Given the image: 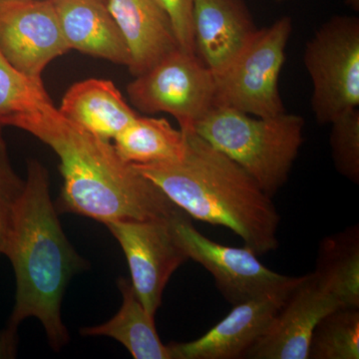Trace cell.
Instances as JSON below:
<instances>
[{"instance_id": "cell-1", "label": "cell", "mask_w": 359, "mask_h": 359, "mask_svg": "<svg viewBox=\"0 0 359 359\" xmlns=\"http://www.w3.org/2000/svg\"><path fill=\"white\" fill-rule=\"evenodd\" d=\"M13 127L36 137L57 156L63 178L57 211L104 224L170 219L183 212L159 187L123 159L110 141L66 119L53 103L20 116Z\"/></svg>"}, {"instance_id": "cell-16", "label": "cell", "mask_w": 359, "mask_h": 359, "mask_svg": "<svg viewBox=\"0 0 359 359\" xmlns=\"http://www.w3.org/2000/svg\"><path fill=\"white\" fill-rule=\"evenodd\" d=\"M57 109L66 119L106 141L114 140L138 116L112 81L97 78L73 84Z\"/></svg>"}, {"instance_id": "cell-22", "label": "cell", "mask_w": 359, "mask_h": 359, "mask_svg": "<svg viewBox=\"0 0 359 359\" xmlns=\"http://www.w3.org/2000/svg\"><path fill=\"white\" fill-rule=\"evenodd\" d=\"M330 144L337 172L359 183V109L346 111L330 122Z\"/></svg>"}, {"instance_id": "cell-9", "label": "cell", "mask_w": 359, "mask_h": 359, "mask_svg": "<svg viewBox=\"0 0 359 359\" xmlns=\"http://www.w3.org/2000/svg\"><path fill=\"white\" fill-rule=\"evenodd\" d=\"M172 219L105 224L126 256L135 292L153 318L172 275L189 259L175 236Z\"/></svg>"}, {"instance_id": "cell-24", "label": "cell", "mask_w": 359, "mask_h": 359, "mask_svg": "<svg viewBox=\"0 0 359 359\" xmlns=\"http://www.w3.org/2000/svg\"><path fill=\"white\" fill-rule=\"evenodd\" d=\"M171 21L179 47L195 54L193 40V9L195 0H158Z\"/></svg>"}, {"instance_id": "cell-19", "label": "cell", "mask_w": 359, "mask_h": 359, "mask_svg": "<svg viewBox=\"0 0 359 359\" xmlns=\"http://www.w3.org/2000/svg\"><path fill=\"white\" fill-rule=\"evenodd\" d=\"M118 154L130 164L176 162L186 153V135L165 118L138 115L116 136Z\"/></svg>"}, {"instance_id": "cell-17", "label": "cell", "mask_w": 359, "mask_h": 359, "mask_svg": "<svg viewBox=\"0 0 359 359\" xmlns=\"http://www.w3.org/2000/svg\"><path fill=\"white\" fill-rule=\"evenodd\" d=\"M118 287L122 294L119 311L103 325L83 328L81 334L114 339L136 359H171L169 347L158 335L155 318L144 308L131 282L120 278Z\"/></svg>"}, {"instance_id": "cell-15", "label": "cell", "mask_w": 359, "mask_h": 359, "mask_svg": "<svg viewBox=\"0 0 359 359\" xmlns=\"http://www.w3.org/2000/svg\"><path fill=\"white\" fill-rule=\"evenodd\" d=\"M70 50L129 67L130 54L119 27L99 0H53Z\"/></svg>"}, {"instance_id": "cell-26", "label": "cell", "mask_w": 359, "mask_h": 359, "mask_svg": "<svg viewBox=\"0 0 359 359\" xmlns=\"http://www.w3.org/2000/svg\"><path fill=\"white\" fill-rule=\"evenodd\" d=\"M276 1H278V2H285V1H287V0H276Z\"/></svg>"}, {"instance_id": "cell-27", "label": "cell", "mask_w": 359, "mask_h": 359, "mask_svg": "<svg viewBox=\"0 0 359 359\" xmlns=\"http://www.w3.org/2000/svg\"><path fill=\"white\" fill-rule=\"evenodd\" d=\"M99 1H102L104 2V4H106V2H107V0H99Z\"/></svg>"}, {"instance_id": "cell-11", "label": "cell", "mask_w": 359, "mask_h": 359, "mask_svg": "<svg viewBox=\"0 0 359 359\" xmlns=\"http://www.w3.org/2000/svg\"><path fill=\"white\" fill-rule=\"evenodd\" d=\"M339 308L344 306L318 287L313 273L304 276L245 358L309 359L314 328Z\"/></svg>"}, {"instance_id": "cell-23", "label": "cell", "mask_w": 359, "mask_h": 359, "mask_svg": "<svg viewBox=\"0 0 359 359\" xmlns=\"http://www.w3.org/2000/svg\"><path fill=\"white\" fill-rule=\"evenodd\" d=\"M2 129L0 127V256L4 255L14 212L25 186L11 165Z\"/></svg>"}, {"instance_id": "cell-25", "label": "cell", "mask_w": 359, "mask_h": 359, "mask_svg": "<svg viewBox=\"0 0 359 359\" xmlns=\"http://www.w3.org/2000/svg\"><path fill=\"white\" fill-rule=\"evenodd\" d=\"M346 4L353 7L354 11H359V0H346Z\"/></svg>"}, {"instance_id": "cell-21", "label": "cell", "mask_w": 359, "mask_h": 359, "mask_svg": "<svg viewBox=\"0 0 359 359\" xmlns=\"http://www.w3.org/2000/svg\"><path fill=\"white\" fill-rule=\"evenodd\" d=\"M52 103L43 81L22 74L0 52V127Z\"/></svg>"}, {"instance_id": "cell-3", "label": "cell", "mask_w": 359, "mask_h": 359, "mask_svg": "<svg viewBox=\"0 0 359 359\" xmlns=\"http://www.w3.org/2000/svg\"><path fill=\"white\" fill-rule=\"evenodd\" d=\"M185 135L183 159L132 165L189 217L230 229L257 256L278 249L280 218L271 198L199 135Z\"/></svg>"}, {"instance_id": "cell-2", "label": "cell", "mask_w": 359, "mask_h": 359, "mask_svg": "<svg viewBox=\"0 0 359 359\" xmlns=\"http://www.w3.org/2000/svg\"><path fill=\"white\" fill-rule=\"evenodd\" d=\"M4 256L13 266L16 294L7 327L0 332V358L15 355L18 328L28 318L41 323L51 348L60 351L69 341L61 302L84 261L66 238L51 201L48 172L37 160L28 161Z\"/></svg>"}, {"instance_id": "cell-14", "label": "cell", "mask_w": 359, "mask_h": 359, "mask_svg": "<svg viewBox=\"0 0 359 359\" xmlns=\"http://www.w3.org/2000/svg\"><path fill=\"white\" fill-rule=\"evenodd\" d=\"M106 6L128 47V68L134 76L180 48L171 21L158 0H107Z\"/></svg>"}, {"instance_id": "cell-7", "label": "cell", "mask_w": 359, "mask_h": 359, "mask_svg": "<svg viewBox=\"0 0 359 359\" xmlns=\"http://www.w3.org/2000/svg\"><path fill=\"white\" fill-rule=\"evenodd\" d=\"M127 94L140 112L168 113L187 133L215 106V77L196 54L177 48L135 76Z\"/></svg>"}, {"instance_id": "cell-13", "label": "cell", "mask_w": 359, "mask_h": 359, "mask_svg": "<svg viewBox=\"0 0 359 359\" xmlns=\"http://www.w3.org/2000/svg\"><path fill=\"white\" fill-rule=\"evenodd\" d=\"M257 30L245 0H195L194 51L212 74L230 65Z\"/></svg>"}, {"instance_id": "cell-10", "label": "cell", "mask_w": 359, "mask_h": 359, "mask_svg": "<svg viewBox=\"0 0 359 359\" xmlns=\"http://www.w3.org/2000/svg\"><path fill=\"white\" fill-rule=\"evenodd\" d=\"M70 51L53 0H0V52L26 76L41 80Z\"/></svg>"}, {"instance_id": "cell-8", "label": "cell", "mask_w": 359, "mask_h": 359, "mask_svg": "<svg viewBox=\"0 0 359 359\" xmlns=\"http://www.w3.org/2000/svg\"><path fill=\"white\" fill-rule=\"evenodd\" d=\"M171 224L189 259L202 264L214 276L219 292L233 306L259 297H287L304 278L275 273L248 248L210 240L196 230L185 212L174 217Z\"/></svg>"}, {"instance_id": "cell-20", "label": "cell", "mask_w": 359, "mask_h": 359, "mask_svg": "<svg viewBox=\"0 0 359 359\" xmlns=\"http://www.w3.org/2000/svg\"><path fill=\"white\" fill-rule=\"evenodd\" d=\"M359 358V308H339L318 323L309 359Z\"/></svg>"}, {"instance_id": "cell-18", "label": "cell", "mask_w": 359, "mask_h": 359, "mask_svg": "<svg viewBox=\"0 0 359 359\" xmlns=\"http://www.w3.org/2000/svg\"><path fill=\"white\" fill-rule=\"evenodd\" d=\"M313 276L344 308H359L358 226L323 238Z\"/></svg>"}, {"instance_id": "cell-6", "label": "cell", "mask_w": 359, "mask_h": 359, "mask_svg": "<svg viewBox=\"0 0 359 359\" xmlns=\"http://www.w3.org/2000/svg\"><path fill=\"white\" fill-rule=\"evenodd\" d=\"M306 69L313 84L311 110L320 125L359 107V20L334 16L306 45Z\"/></svg>"}, {"instance_id": "cell-12", "label": "cell", "mask_w": 359, "mask_h": 359, "mask_svg": "<svg viewBox=\"0 0 359 359\" xmlns=\"http://www.w3.org/2000/svg\"><path fill=\"white\" fill-rule=\"evenodd\" d=\"M287 299L264 297L236 304L226 318L199 339L168 344L171 359L245 358Z\"/></svg>"}, {"instance_id": "cell-5", "label": "cell", "mask_w": 359, "mask_h": 359, "mask_svg": "<svg viewBox=\"0 0 359 359\" xmlns=\"http://www.w3.org/2000/svg\"><path fill=\"white\" fill-rule=\"evenodd\" d=\"M292 29V18L283 16L257 30L230 65L214 74L215 105L256 117L285 112L278 80Z\"/></svg>"}, {"instance_id": "cell-4", "label": "cell", "mask_w": 359, "mask_h": 359, "mask_svg": "<svg viewBox=\"0 0 359 359\" xmlns=\"http://www.w3.org/2000/svg\"><path fill=\"white\" fill-rule=\"evenodd\" d=\"M304 120L285 112L256 117L212 106L194 132L247 172L273 198L289 180L304 143Z\"/></svg>"}]
</instances>
